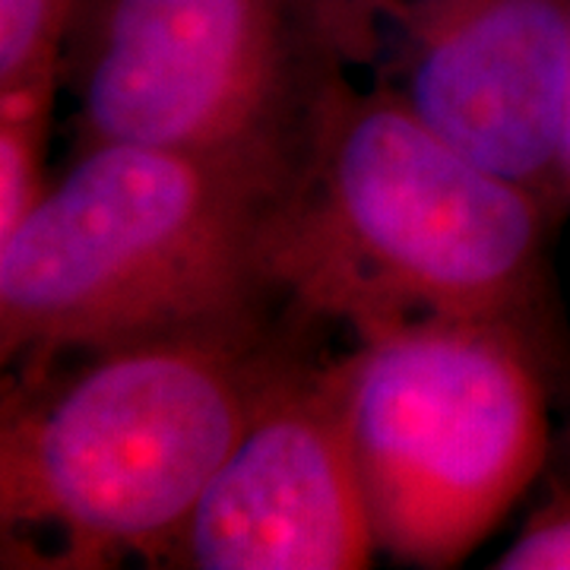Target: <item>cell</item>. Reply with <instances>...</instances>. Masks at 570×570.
<instances>
[{
    "label": "cell",
    "instance_id": "cell-7",
    "mask_svg": "<svg viewBox=\"0 0 570 570\" xmlns=\"http://www.w3.org/2000/svg\"><path fill=\"white\" fill-rule=\"evenodd\" d=\"M343 355L266 396L184 523L168 568L358 570L381 554L348 438Z\"/></svg>",
    "mask_w": 570,
    "mask_h": 570
},
{
    "label": "cell",
    "instance_id": "cell-1",
    "mask_svg": "<svg viewBox=\"0 0 570 570\" xmlns=\"http://www.w3.org/2000/svg\"><path fill=\"white\" fill-rule=\"evenodd\" d=\"M326 326L283 302L3 374V539L55 532L58 568H168L209 479Z\"/></svg>",
    "mask_w": 570,
    "mask_h": 570
},
{
    "label": "cell",
    "instance_id": "cell-11",
    "mask_svg": "<svg viewBox=\"0 0 570 570\" xmlns=\"http://www.w3.org/2000/svg\"><path fill=\"white\" fill-rule=\"evenodd\" d=\"M561 184H564V200L570 209V89L564 105V127H561Z\"/></svg>",
    "mask_w": 570,
    "mask_h": 570
},
{
    "label": "cell",
    "instance_id": "cell-10",
    "mask_svg": "<svg viewBox=\"0 0 570 570\" xmlns=\"http://www.w3.org/2000/svg\"><path fill=\"white\" fill-rule=\"evenodd\" d=\"M498 570H570V472L551 469L520 532L491 561Z\"/></svg>",
    "mask_w": 570,
    "mask_h": 570
},
{
    "label": "cell",
    "instance_id": "cell-8",
    "mask_svg": "<svg viewBox=\"0 0 570 570\" xmlns=\"http://www.w3.org/2000/svg\"><path fill=\"white\" fill-rule=\"evenodd\" d=\"M61 89V70L0 89V242L13 235L48 187L45 159Z\"/></svg>",
    "mask_w": 570,
    "mask_h": 570
},
{
    "label": "cell",
    "instance_id": "cell-4",
    "mask_svg": "<svg viewBox=\"0 0 570 570\" xmlns=\"http://www.w3.org/2000/svg\"><path fill=\"white\" fill-rule=\"evenodd\" d=\"M343 403L381 554L456 568L554 466L568 377L520 330L403 317L355 336Z\"/></svg>",
    "mask_w": 570,
    "mask_h": 570
},
{
    "label": "cell",
    "instance_id": "cell-3",
    "mask_svg": "<svg viewBox=\"0 0 570 570\" xmlns=\"http://www.w3.org/2000/svg\"><path fill=\"white\" fill-rule=\"evenodd\" d=\"M295 178L146 142L77 146L0 242V365L295 302L279 235Z\"/></svg>",
    "mask_w": 570,
    "mask_h": 570
},
{
    "label": "cell",
    "instance_id": "cell-6",
    "mask_svg": "<svg viewBox=\"0 0 570 570\" xmlns=\"http://www.w3.org/2000/svg\"><path fill=\"white\" fill-rule=\"evenodd\" d=\"M367 67L444 140L564 213L570 0H336Z\"/></svg>",
    "mask_w": 570,
    "mask_h": 570
},
{
    "label": "cell",
    "instance_id": "cell-12",
    "mask_svg": "<svg viewBox=\"0 0 570 570\" xmlns=\"http://www.w3.org/2000/svg\"><path fill=\"white\" fill-rule=\"evenodd\" d=\"M561 472H570V415L564 419V425L558 428V448H554V466Z\"/></svg>",
    "mask_w": 570,
    "mask_h": 570
},
{
    "label": "cell",
    "instance_id": "cell-2",
    "mask_svg": "<svg viewBox=\"0 0 570 570\" xmlns=\"http://www.w3.org/2000/svg\"><path fill=\"white\" fill-rule=\"evenodd\" d=\"M568 213L428 127L387 82H336L285 200L279 279L355 336L466 317L530 336L570 384L551 242Z\"/></svg>",
    "mask_w": 570,
    "mask_h": 570
},
{
    "label": "cell",
    "instance_id": "cell-5",
    "mask_svg": "<svg viewBox=\"0 0 570 570\" xmlns=\"http://www.w3.org/2000/svg\"><path fill=\"white\" fill-rule=\"evenodd\" d=\"M346 73L336 0H82L61 63L77 146L146 142L285 178Z\"/></svg>",
    "mask_w": 570,
    "mask_h": 570
},
{
    "label": "cell",
    "instance_id": "cell-9",
    "mask_svg": "<svg viewBox=\"0 0 570 570\" xmlns=\"http://www.w3.org/2000/svg\"><path fill=\"white\" fill-rule=\"evenodd\" d=\"M82 0H0V89L61 70Z\"/></svg>",
    "mask_w": 570,
    "mask_h": 570
}]
</instances>
